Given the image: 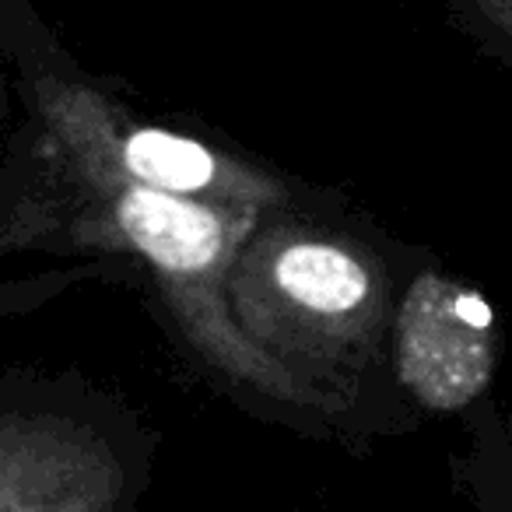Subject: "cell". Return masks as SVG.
<instances>
[{
	"label": "cell",
	"mask_w": 512,
	"mask_h": 512,
	"mask_svg": "<svg viewBox=\"0 0 512 512\" xmlns=\"http://www.w3.org/2000/svg\"><path fill=\"white\" fill-rule=\"evenodd\" d=\"M400 376L435 411L474 400L491 376V309L439 278H421L400 313Z\"/></svg>",
	"instance_id": "obj_1"
},
{
	"label": "cell",
	"mask_w": 512,
	"mask_h": 512,
	"mask_svg": "<svg viewBox=\"0 0 512 512\" xmlns=\"http://www.w3.org/2000/svg\"><path fill=\"white\" fill-rule=\"evenodd\" d=\"M123 232L169 271H200L221 246V225L211 211L137 186L120 204Z\"/></svg>",
	"instance_id": "obj_2"
},
{
	"label": "cell",
	"mask_w": 512,
	"mask_h": 512,
	"mask_svg": "<svg viewBox=\"0 0 512 512\" xmlns=\"http://www.w3.org/2000/svg\"><path fill=\"white\" fill-rule=\"evenodd\" d=\"M278 278L292 299L323 313H344L365 299L362 267L330 246H295L281 256Z\"/></svg>",
	"instance_id": "obj_3"
},
{
	"label": "cell",
	"mask_w": 512,
	"mask_h": 512,
	"mask_svg": "<svg viewBox=\"0 0 512 512\" xmlns=\"http://www.w3.org/2000/svg\"><path fill=\"white\" fill-rule=\"evenodd\" d=\"M127 165L134 176L165 190H200L214 176V158L200 144L165 130H141L130 137Z\"/></svg>",
	"instance_id": "obj_4"
}]
</instances>
